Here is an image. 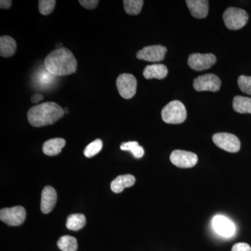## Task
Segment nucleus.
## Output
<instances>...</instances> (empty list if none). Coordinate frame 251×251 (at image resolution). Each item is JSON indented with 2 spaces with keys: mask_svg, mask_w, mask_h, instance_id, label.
<instances>
[{
  "mask_svg": "<svg viewBox=\"0 0 251 251\" xmlns=\"http://www.w3.org/2000/svg\"><path fill=\"white\" fill-rule=\"evenodd\" d=\"M77 62L72 51L62 47L51 52L44 60V67L54 76H64L76 72Z\"/></svg>",
  "mask_w": 251,
  "mask_h": 251,
  "instance_id": "1",
  "label": "nucleus"
},
{
  "mask_svg": "<svg viewBox=\"0 0 251 251\" xmlns=\"http://www.w3.org/2000/svg\"><path fill=\"white\" fill-rule=\"evenodd\" d=\"M64 109L54 102H45L34 105L27 112L29 123L34 127L53 125L64 117Z\"/></svg>",
  "mask_w": 251,
  "mask_h": 251,
  "instance_id": "2",
  "label": "nucleus"
},
{
  "mask_svg": "<svg viewBox=\"0 0 251 251\" xmlns=\"http://www.w3.org/2000/svg\"><path fill=\"white\" fill-rule=\"evenodd\" d=\"M163 122L171 125H178L185 122L187 112L184 104L179 100H173L163 108L161 112Z\"/></svg>",
  "mask_w": 251,
  "mask_h": 251,
  "instance_id": "3",
  "label": "nucleus"
},
{
  "mask_svg": "<svg viewBox=\"0 0 251 251\" xmlns=\"http://www.w3.org/2000/svg\"><path fill=\"white\" fill-rule=\"evenodd\" d=\"M224 21L226 27L231 30H238L244 27L249 21V15L245 10L229 7L225 11Z\"/></svg>",
  "mask_w": 251,
  "mask_h": 251,
  "instance_id": "4",
  "label": "nucleus"
},
{
  "mask_svg": "<svg viewBox=\"0 0 251 251\" xmlns=\"http://www.w3.org/2000/svg\"><path fill=\"white\" fill-rule=\"evenodd\" d=\"M117 90L122 98L130 99L134 97L137 91L136 78L129 74H123L119 75L116 81Z\"/></svg>",
  "mask_w": 251,
  "mask_h": 251,
  "instance_id": "5",
  "label": "nucleus"
},
{
  "mask_svg": "<svg viewBox=\"0 0 251 251\" xmlns=\"http://www.w3.org/2000/svg\"><path fill=\"white\" fill-rule=\"evenodd\" d=\"M26 219V210L23 206L4 208L0 211V219L9 226H21Z\"/></svg>",
  "mask_w": 251,
  "mask_h": 251,
  "instance_id": "6",
  "label": "nucleus"
},
{
  "mask_svg": "<svg viewBox=\"0 0 251 251\" xmlns=\"http://www.w3.org/2000/svg\"><path fill=\"white\" fill-rule=\"evenodd\" d=\"M213 142L227 152L236 153L240 150L241 143L236 135L228 133H218L213 135Z\"/></svg>",
  "mask_w": 251,
  "mask_h": 251,
  "instance_id": "7",
  "label": "nucleus"
},
{
  "mask_svg": "<svg viewBox=\"0 0 251 251\" xmlns=\"http://www.w3.org/2000/svg\"><path fill=\"white\" fill-rule=\"evenodd\" d=\"M216 62V57L211 53H193L188 57V64L193 70L202 72L207 70Z\"/></svg>",
  "mask_w": 251,
  "mask_h": 251,
  "instance_id": "8",
  "label": "nucleus"
},
{
  "mask_svg": "<svg viewBox=\"0 0 251 251\" xmlns=\"http://www.w3.org/2000/svg\"><path fill=\"white\" fill-rule=\"evenodd\" d=\"M221 81L214 74H205L193 80V87L198 92H218L221 88Z\"/></svg>",
  "mask_w": 251,
  "mask_h": 251,
  "instance_id": "9",
  "label": "nucleus"
},
{
  "mask_svg": "<svg viewBox=\"0 0 251 251\" xmlns=\"http://www.w3.org/2000/svg\"><path fill=\"white\" fill-rule=\"evenodd\" d=\"M167 49L164 46L155 45L146 46L138 51L136 54L137 58L147 62H159L166 57Z\"/></svg>",
  "mask_w": 251,
  "mask_h": 251,
  "instance_id": "10",
  "label": "nucleus"
},
{
  "mask_svg": "<svg viewBox=\"0 0 251 251\" xmlns=\"http://www.w3.org/2000/svg\"><path fill=\"white\" fill-rule=\"evenodd\" d=\"M170 159L173 165L180 168H193L198 161L196 153L184 150H175L172 152Z\"/></svg>",
  "mask_w": 251,
  "mask_h": 251,
  "instance_id": "11",
  "label": "nucleus"
},
{
  "mask_svg": "<svg viewBox=\"0 0 251 251\" xmlns=\"http://www.w3.org/2000/svg\"><path fill=\"white\" fill-rule=\"evenodd\" d=\"M213 227L216 232L224 237H230L235 232V226L228 218L218 215L213 219Z\"/></svg>",
  "mask_w": 251,
  "mask_h": 251,
  "instance_id": "12",
  "label": "nucleus"
},
{
  "mask_svg": "<svg viewBox=\"0 0 251 251\" xmlns=\"http://www.w3.org/2000/svg\"><path fill=\"white\" fill-rule=\"evenodd\" d=\"M57 199V192L55 189L52 186H46L41 193V211L46 214L50 212L55 206Z\"/></svg>",
  "mask_w": 251,
  "mask_h": 251,
  "instance_id": "13",
  "label": "nucleus"
},
{
  "mask_svg": "<svg viewBox=\"0 0 251 251\" xmlns=\"http://www.w3.org/2000/svg\"><path fill=\"white\" fill-rule=\"evenodd\" d=\"M186 3L193 17L202 19L207 16L209 12L207 0H187Z\"/></svg>",
  "mask_w": 251,
  "mask_h": 251,
  "instance_id": "14",
  "label": "nucleus"
},
{
  "mask_svg": "<svg viewBox=\"0 0 251 251\" xmlns=\"http://www.w3.org/2000/svg\"><path fill=\"white\" fill-rule=\"evenodd\" d=\"M168 74V68L164 64H162L147 66L143 72L144 77L148 80L152 78L161 80V79L166 77Z\"/></svg>",
  "mask_w": 251,
  "mask_h": 251,
  "instance_id": "15",
  "label": "nucleus"
},
{
  "mask_svg": "<svg viewBox=\"0 0 251 251\" xmlns=\"http://www.w3.org/2000/svg\"><path fill=\"white\" fill-rule=\"evenodd\" d=\"M135 182L134 176L131 175H120L112 181L110 188L115 193L122 192L125 188L133 186Z\"/></svg>",
  "mask_w": 251,
  "mask_h": 251,
  "instance_id": "16",
  "label": "nucleus"
},
{
  "mask_svg": "<svg viewBox=\"0 0 251 251\" xmlns=\"http://www.w3.org/2000/svg\"><path fill=\"white\" fill-rule=\"evenodd\" d=\"M65 145L66 140L63 138H53L44 143L43 145V151L47 156H56L60 153Z\"/></svg>",
  "mask_w": 251,
  "mask_h": 251,
  "instance_id": "17",
  "label": "nucleus"
},
{
  "mask_svg": "<svg viewBox=\"0 0 251 251\" xmlns=\"http://www.w3.org/2000/svg\"><path fill=\"white\" fill-rule=\"evenodd\" d=\"M17 44L16 41L9 36L0 37V55L3 57H10L16 52Z\"/></svg>",
  "mask_w": 251,
  "mask_h": 251,
  "instance_id": "18",
  "label": "nucleus"
},
{
  "mask_svg": "<svg viewBox=\"0 0 251 251\" xmlns=\"http://www.w3.org/2000/svg\"><path fill=\"white\" fill-rule=\"evenodd\" d=\"M232 106L238 113L251 114V98L237 96L233 99Z\"/></svg>",
  "mask_w": 251,
  "mask_h": 251,
  "instance_id": "19",
  "label": "nucleus"
},
{
  "mask_svg": "<svg viewBox=\"0 0 251 251\" xmlns=\"http://www.w3.org/2000/svg\"><path fill=\"white\" fill-rule=\"evenodd\" d=\"M86 222V218L83 214H72L67 218L66 226L70 230L78 231L85 227Z\"/></svg>",
  "mask_w": 251,
  "mask_h": 251,
  "instance_id": "20",
  "label": "nucleus"
},
{
  "mask_svg": "<svg viewBox=\"0 0 251 251\" xmlns=\"http://www.w3.org/2000/svg\"><path fill=\"white\" fill-rule=\"evenodd\" d=\"M57 247L62 251H76L77 243L75 238L72 236L65 235L59 238Z\"/></svg>",
  "mask_w": 251,
  "mask_h": 251,
  "instance_id": "21",
  "label": "nucleus"
},
{
  "mask_svg": "<svg viewBox=\"0 0 251 251\" xmlns=\"http://www.w3.org/2000/svg\"><path fill=\"white\" fill-rule=\"evenodd\" d=\"M36 82L42 87H47V86L53 83L55 76L46 70L45 67L37 73L35 77Z\"/></svg>",
  "mask_w": 251,
  "mask_h": 251,
  "instance_id": "22",
  "label": "nucleus"
},
{
  "mask_svg": "<svg viewBox=\"0 0 251 251\" xmlns=\"http://www.w3.org/2000/svg\"><path fill=\"white\" fill-rule=\"evenodd\" d=\"M120 149L123 151H130L136 158H142L145 153L143 147L140 146L139 144L136 141L122 143Z\"/></svg>",
  "mask_w": 251,
  "mask_h": 251,
  "instance_id": "23",
  "label": "nucleus"
},
{
  "mask_svg": "<svg viewBox=\"0 0 251 251\" xmlns=\"http://www.w3.org/2000/svg\"><path fill=\"white\" fill-rule=\"evenodd\" d=\"M124 7L127 14L129 15H138L141 11L144 4L143 0H125L123 1Z\"/></svg>",
  "mask_w": 251,
  "mask_h": 251,
  "instance_id": "24",
  "label": "nucleus"
},
{
  "mask_svg": "<svg viewBox=\"0 0 251 251\" xmlns=\"http://www.w3.org/2000/svg\"><path fill=\"white\" fill-rule=\"evenodd\" d=\"M103 148V142L101 140L97 139L89 144L84 151V154L87 158H92L100 152Z\"/></svg>",
  "mask_w": 251,
  "mask_h": 251,
  "instance_id": "25",
  "label": "nucleus"
},
{
  "mask_svg": "<svg viewBox=\"0 0 251 251\" xmlns=\"http://www.w3.org/2000/svg\"><path fill=\"white\" fill-rule=\"evenodd\" d=\"M55 4L54 0H40L39 1V12L44 16H48L53 11Z\"/></svg>",
  "mask_w": 251,
  "mask_h": 251,
  "instance_id": "26",
  "label": "nucleus"
},
{
  "mask_svg": "<svg viewBox=\"0 0 251 251\" xmlns=\"http://www.w3.org/2000/svg\"><path fill=\"white\" fill-rule=\"evenodd\" d=\"M239 89L244 93L251 95V76L240 75L237 80Z\"/></svg>",
  "mask_w": 251,
  "mask_h": 251,
  "instance_id": "27",
  "label": "nucleus"
},
{
  "mask_svg": "<svg viewBox=\"0 0 251 251\" xmlns=\"http://www.w3.org/2000/svg\"><path fill=\"white\" fill-rule=\"evenodd\" d=\"M99 1L98 0H80L79 3L87 9H94L97 7Z\"/></svg>",
  "mask_w": 251,
  "mask_h": 251,
  "instance_id": "28",
  "label": "nucleus"
},
{
  "mask_svg": "<svg viewBox=\"0 0 251 251\" xmlns=\"http://www.w3.org/2000/svg\"><path fill=\"white\" fill-rule=\"evenodd\" d=\"M232 251H251V247L247 243H237L232 247Z\"/></svg>",
  "mask_w": 251,
  "mask_h": 251,
  "instance_id": "29",
  "label": "nucleus"
},
{
  "mask_svg": "<svg viewBox=\"0 0 251 251\" xmlns=\"http://www.w3.org/2000/svg\"><path fill=\"white\" fill-rule=\"evenodd\" d=\"M12 1L11 0H1L0 1V7L1 9H8L11 7Z\"/></svg>",
  "mask_w": 251,
  "mask_h": 251,
  "instance_id": "30",
  "label": "nucleus"
},
{
  "mask_svg": "<svg viewBox=\"0 0 251 251\" xmlns=\"http://www.w3.org/2000/svg\"><path fill=\"white\" fill-rule=\"evenodd\" d=\"M44 99V96L40 94H34L31 97V101L33 103H38Z\"/></svg>",
  "mask_w": 251,
  "mask_h": 251,
  "instance_id": "31",
  "label": "nucleus"
}]
</instances>
